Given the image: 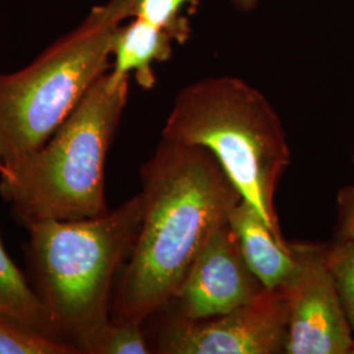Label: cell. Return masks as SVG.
Instances as JSON below:
<instances>
[{"instance_id": "obj_1", "label": "cell", "mask_w": 354, "mask_h": 354, "mask_svg": "<svg viewBox=\"0 0 354 354\" xmlns=\"http://www.w3.org/2000/svg\"><path fill=\"white\" fill-rule=\"evenodd\" d=\"M143 218L111 319L143 323L172 301L203 244L241 193L212 152L160 140L140 168Z\"/></svg>"}, {"instance_id": "obj_2", "label": "cell", "mask_w": 354, "mask_h": 354, "mask_svg": "<svg viewBox=\"0 0 354 354\" xmlns=\"http://www.w3.org/2000/svg\"><path fill=\"white\" fill-rule=\"evenodd\" d=\"M162 138L212 152L241 198L281 243H289L279 227L276 193L290 165V147L266 95L238 76L190 83L177 93Z\"/></svg>"}, {"instance_id": "obj_3", "label": "cell", "mask_w": 354, "mask_h": 354, "mask_svg": "<svg viewBox=\"0 0 354 354\" xmlns=\"http://www.w3.org/2000/svg\"><path fill=\"white\" fill-rule=\"evenodd\" d=\"M143 218L138 193L113 212L26 225L38 295L62 342L89 354L111 319L117 270L133 252Z\"/></svg>"}, {"instance_id": "obj_4", "label": "cell", "mask_w": 354, "mask_h": 354, "mask_svg": "<svg viewBox=\"0 0 354 354\" xmlns=\"http://www.w3.org/2000/svg\"><path fill=\"white\" fill-rule=\"evenodd\" d=\"M129 79L106 71L37 151L0 172V194L24 225L108 213L105 165L129 97Z\"/></svg>"}, {"instance_id": "obj_5", "label": "cell", "mask_w": 354, "mask_h": 354, "mask_svg": "<svg viewBox=\"0 0 354 354\" xmlns=\"http://www.w3.org/2000/svg\"><path fill=\"white\" fill-rule=\"evenodd\" d=\"M134 0H109L20 71L0 74V159L12 165L41 149L108 71L117 29Z\"/></svg>"}, {"instance_id": "obj_6", "label": "cell", "mask_w": 354, "mask_h": 354, "mask_svg": "<svg viewBox=\"0 0 354 354\" xmlns=\"http://www.w3.org/2000/svg\"><path fill=\"white\" fill-rule=\"evenodd\" d=\"M286 339L288 301L285 291L266 290L252 302L218 317L190 320L165 313L153 342V352L285 353Z\"/></svg>"}, {"instance_id": "obj_7", "label": "cell", "mask_w": 354, "mask_h": 354, "mask_svg": "<svg viewBox=\"0 0 354 354\" xmlns=\"http://www.w3.org/2000/svg\"><path fill=\"white\" fill-rule=\"evenodd\" d=\"M299 269L283 289L288 301L286 354H351L354 339L333 277L327 244L289 243Z\"/></svg>"}, {"instance_id": "obj_8", "label": "cell", "mask_w": 354, "mask_h": 354, "mask_svg": "<svg viewBox=\"0 0 354 354\" xmlns=\"http://www.w3.org/2000/svg\"><path fill=\"white\" fill-rule=\"evenodd\" d=\"M266 290L247 264L227 219L213 230L175 297L162 311L201 320L250 304Z\"/></svg>"}, {"instance_id": "obj_9", "label": "cell", "mask_w": 354, "mask_h": 354, "mask_svg": "<svg viewBox=\"0 0 354 354\" xmlns=\"http://www.w3.org/2000/svg\"><path fill=\"white\" fill-rule=\"evenodd\" d=\"M241 252L266 290H283L295 277L299 261L289 243L283 244L251 203L241 198L228 215Z\"/></svg>"}, {"instance_id": "obj_10", "label": "cell", "mask_w": 354, "mask_h": 354, "mask_svg": "<svg viewBox=\"0 0 354 354\" xmlns=\"http://www.w3.org/2000/svg\"><path fill=\"white\" fill-rule=\"evenodd\" d=\"M133 19L120 26L114 35L111 74L115 77H130V74H134L142 88L151 89L156 82L152 66L172 57L174 38L140 19Z\"/></svg>"}, {"instance_id": "obj_11", "label": "cell", "mask_w": 354, "mask_h": 354, "mask_svg": "<svg viewBox=\"0 0 354 354\" xmlns=\"http://www.w3.org/2000/svg\"><path fill=\"white\" fill-rule=\"evenodd\" d=\"M0 317L48 337L61 340L51 323L49 313L37 292L30 289L26 277L13 263L0 238Z\"/></svg>"}, {"instance_id": "obj_12", "label": "cell", "mask_w": 354, "mask_h": 354, "mask_svg": "<svg viewBox=\"0 0 354 354\" xmlns=\"http://www.w3.org/2000/svg\"><path fill=\"white\" fill-rule=\"evenodd\" d=\"M193 4H197V0H134L131 17L159 28L177 44H185L192 28L184 10Z\"/></svg>"}, {"instance_id": "obj_13", "label": "cell", "mask_w": 354, "mask_h": 354, "mask_svg": "<svg viewBox=\"0 0 354 354\" xmlns=\"http://www.w3.org/2000/svg\"><path fill=\"white\" fill-rule=\"evenodd\" d=\"M0 354H77L74 346L0 317Z\"/></svg>"}, {"instance_id": "obj_14", "label": "cell", "mask_w": 354, "mask_h": 354, "mask_svg": "<svg viewBox=\"0 0 354 354\" xmlns=\"http://www.w3.org/2000/svg\"><path fill=\"white\" fill-rule=\"evenodd\" d=\"M151 352V346L147 344L140 323L109 319L92 344L89 354H147Z\"/></svg>"}, {"instance_id": "obj_15", "label": "cell", "mask_w": 354, "mask_h": 354, "mask_svg": "<svg viewBox=\"0 0 354 354\" xmlns=\"http://www.w3.org/2000/svg\"><path fill=\"white\" fill-rule=\"evenodd\" d=\"M326 261L354 330V241L337 238L333 244H327Z\"/></svg>"}, {"instance_id": "obj_16", "label": "cell", "mask_w": 354, "mask_h": 354, "mask_svg": "<svg viewBox=\"0 0 354 354\" xmlns=\"http://www.w3.org/2000/svg\"><path fill=\"white\" fill-rule=\"evenodd\" d=\"M339 239L354 241V185L342 188L337 194Z\"/></svg>"}, {"instance_id": "obj_17", "label": "cell", "mask_w": 354, "mask_h": 354, "mask_svg": "<svg viewBox=\"0 0 354 354\" xmlns=\"http://www.w3.org/2000/svg\"><path fill=\"white\" fill-rule=\"evenodd\" d=\"M231 3L241 12H251L261 3V0H231Z\"/></svg>"}, {"instance_id": "obj_18", "label": "cell", "mask_w": 354, "mask_h": 354, "mask_svg": "<svg viewBox=\"0 0 354 354\" xmlns=\"http://www.w3.org/2000/svg\"><path fill=\"white\" fill-rule=\"evenodd\" d=\"M0 160H1V159H0ZM3 168H4V163H3V162H0V172L3 171Z\"/></svg>"}, {"instance_id": "obj_19", "label": "cell", "mask_w": 354, "mask_h": 354, "mask_svg": "<svg viewBox=\"0 0 354 354\" xmlns=\"http://www.w3.org/2000/svg\"><path fill=\"white\" fill-rule=\"evenodd\" d=\"M351 354H354V346H353V349H352V352H351Z\"/></svg>"}, {"instance_id": "obj_20", "label": "cell", "mask_w": 354, "mask_h": 354, "mask_svg": "<svg viewBox=\"0 0 354 354\" xmlns=\"http://www.w3.org/2000/svg\"><path fill=\"white\" fill-rule=\"evenodd\" d=\"M353 165H354V155H353Z\"/></svg>"}]
</instances>
